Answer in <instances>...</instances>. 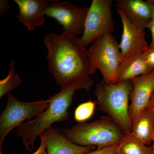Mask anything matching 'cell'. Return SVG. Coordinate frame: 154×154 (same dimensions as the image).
I'll use <instances>...</instances> for the list:
<instances>
[{
  "label": "cell",
  "instance_id": "6da1fadb",
  "mask_svg": "<svg viewBox=\"0 0 154 154\" xmlns=\"http://www.w3.org/2000/svg\"><path fill=\"white\" fill-rule=\"evenodd\" d=\"M48 70L59 85L91 74L88 50L76 36L63 32L45 36Z\"/></svg>",
  "mask_w": 154,
  "mask_h": 154
},
{
  "label": "cell",
  "instance_id": "7a4b0ae2",
  "mask_svg": "<svg viewBox=\"0 0 154 154\" xmlns=\"http://www.w3.org/2000/svg\"><path fill=\"white\" fill-rule=\"evenodd\" d=\"M93 82L89 77L74 80L61 87L60 91L48 99V107L33 119L23 122L17 128L18 136L29 151L33 150L36 138L40 136L55 122L66 121L69 107L71 105L75 92L80 89L90 91Z\"/></svg>",
  "mask_w": 154,
  "mask_h": 154
},
{
  "label": "cell",
  "instance_id": "3957f363",
  "mask_svg": "<svg viewBox=\"0 0 154 154\" xmlns=\"http://www.w3.org/2000/svg\"><path fill=\"white\" fill-rule=\"evenodd\" d=\"M67 139L82 146L104 148L118 146L125 133L109 116L91 122L79 123L71 128L60 130Z\"/></svg>",
  "mask_w": 154,
  "mask_h": 154
},
{
  "label": "cell",
  "instance_id": "277c9868",
  "mask_svg": "<svg viewBox=\"0 0 154 154\" xmlns=\"http://www.w3.org/2000/svg\"><path fill=\"white\" fill-rule=\"evenodd\" d=\"M133 88L131 80L110 85L103 80L97 84L95 91L99 110L107 113L125 134L132 132L128 100Z\"/></svg>",
  "mask_w": 154,
  "mask_h": 154
},
{
  "label": "cell",
  "instance_id": "5b68a950",
  "mask_svg": "<svg viewBox=\"0 0 154 154\" xmlns=\"http://www.w3.org/2000/svg\"><path fill=\"white\" fill-rule=\"evenodd\" d=\"M91 74L97 69L107 84H116L119 67L122 61L119 45L112 34H104L88 50Z\"/></svg>",
  "mask_w": 154,
  "mask_h": 154
},
{
  "label": "cell",
  "instance_id": "8992f818",
  "mask_svg": "<svg viewBox=\"0 0 154 154\" xmlns=\"http://www.w3.org/2000/svg\"><path fill=\"white\" fill-rule=\"evenodd\" d=\"M8 95V102L5 109L0 116V150L6 136L12 130L23 123L37 117L47 109L49 100L43 99L25 102L19 101L11 93Z\"/></svg>",
  "mask_w": 154,
  "mask_h": 154
},
{
  "label": "cell",
  "instance_id": "52a82bcc",
  "mask_svg": "<svg viewBox=\"0 0 154 154\" xmlns=\"http://www.w3.org/2000/svg\"><path fill=\"white\" fill-rule=\"evenodd\" d=\"M113 0H93L89 7L82 36L79 38L85 47L104 34L114 32L111 12Z\"/></svg>",
  "mask_w": 154,
  "mask_h": 154
},
{
  "label": "cell",
  "instance_id": "ba28073f",
  "mask_svg": "<svg viewBox=\"0 0 154 154\" xmlns=\"http://www.w3.org/2000/svg\"><path fill=\"white\" fill-rule=\"evenodd\" d=\"M89 8H82L67 1L53 2L45 11V15L55 19L63 26L64 32L76 36L83 34Z\"/></svg>",
  "mask_w": 154,
  "mask_h": 154
},
{
  "label": "cell",
  "instance_id": "9c48e42d",
  "mask_svg": "<svg viewBox=\"0 0 154 154\" xmlns=\"http://www.w3.org/2000/svg\"><path fill=\"white\" fill-rule=\"evenodd\" d=\"M116 8L123 26L121 41L119 44L122 60L135 54L146 52L149 49V46L145 38L144 30L136 27L121 9Z\"/></svg>",
  "mask_w": 154,
  "mask_h": 154
},
{
  "label": "cell",
  "instance_id": "30bf717a",
  "mask_svg": "<svg viewBox=\"0 0 154 154\" xmlns=\"http://www.w3.org/2000/svg\"><path fill=\"white\" fill-rule=\"evenodd\" d=\"M131 80L133 88L129 95L131 104L128 107V115L131 123L138 113L149 107L154 91V72Z\"/></svg>",
  "mask_w": 154,
  "mask_h": 154
},
{
  "label": "cell",
  "instance_id": "8fae6325",
  "mask_svg": "<svg viewBox=\"0 0 154 154\" xmlns=\"http://www.w3.org/2000/svg\"><path fill=\"white\" fill-rule=\"evenodd\" d=\"M19 9L17 17L29 31L45 22V11L50 4L45 0H14Z\"/></svg>",
  "mask_w": 154,
  "mask_h": 154
},
{
  "label": "cell",
  "instance_id": "7c38bea8",
  "mask_svg": "<svg viewBox=\"0 0 154 154\" xmlns=\"http://www.w3.org/2000/svg\"><path fill=\"white\" fill-rule=\"evenodd\" d=\"M46 143L47 154H84L95 150L96 146L76 144L67 139L58 129L51 127L42 134Z\"/></svg>",
  "mask_w": 154,
  "mask_h": 154
},
{
  "label": "cell",
  "instance_id": "4fadbf2b",
  "mask_svg": "<svg viewBox=\"0 0 154 154\" xmlns=\"http://www.w3.org/2000/svg\"><path fill=\"white\" fill-rule=\"evenodd\" d=\"M116 8L121 9L136 27L144 30L148 28L152 11L148 0H117Z\"/></svg>",
  "mask_w": 154,
  "mask_h": 154
},
{
  "label": "cell",
  "instance_id": "5bb4252c",
  "mask_svg": "<svg viewBox=\"0 0 154 154\" xmlns=\"http://www.w3.org/2000/svg\"><path fill=\"white\" fill-rule=\"evenodd\" d=\"M152 72L144 53L124 59L119 67L116 84Z\"/></svg>",
  "mask_w": 154,
  "mask_h": 154
},
{
  "label": "cell",
  "instance_id": "9a60e30c",
  "mask_svg": "<svg viewBox=\"0 0 154 154\" xmlns=\"http://www.w3.org/2000/svg\"><path fill=\"white\" fill-rule=\"evenodd\" d=\"M132 132L146 145L151 144L154 135V113L149 109L143 110L131 121Z\"/></svg>",
  "mask_w": 154,
  "mask_h": 154
},
{
  "label": "cell",
  "instance_id": "2e32d148",
  "mask_svg": "<svg viewBox=\"0 0 154 154\" xmlns=\"http://www.w3.org/2000/svg\"><path fill=\"white\" fill-rule=\"evenodd\" d=\"M118 154H154L153 146H147L131 131L126 133L117 148Z\"/></svg>",
  "mask_w": 154,
  "mask_h": 154
},
{
  "label": "cell",
  "instance_id": "e0dca14e",
  "mask_svg": "<svg viewBox=\"0 0 154 154\" xmlns=\"http://www.w3.org/2000/svg\"><path fill=\"white\" fill-rule=\"evenodd\" d=\"M15 61L12 60L10 64L8 74L4 79L0 81V98L18 87L21 84V80L16 71Z\"/></svg>",
  "mask_w": 154,
  "mask_h": 154
},
{
  "label": "cell",
  "instance_id": "ac0fdd59",
  "mask_svg": "<svg viewBox=\"0 0 154 154\" xmlns=\"http://www.w3.org/2000/svg\"><path fill=\"white\" fill-rule=\"evenodd\" d=\"M96 105V102L90 100L79 105L75 111V120L79 123L87 121L94 114Z\"/></svg>",
  "mask_w": 154,
  "mask_h": 154
},
{
  "label": "cell",
  "instance_id": "d6986e66",
  "mask_svg": "<svg viewBox=\"0 0 154 154\" xmlns=\"http://www.w3.org/2000/svg\"><path fill=\"white\" fill-rule=\"evenodd\" d=\"M118 146H111L104 148H97V149L84 154H118Z\"/></svg>",
  "mask_w": 154,
  "mask_h": 154
},
{
  "label": "cell",
  "instance_id": "ffe728a7",
  "mask_svg": "<svg viewBox=\"0 0 154 154\" xmlns=\"http://www.w3.org/2000/svg\"><path fill=\"white\" fill-rule=\"evenodd\" d=\"M151 6L152 11V19L150 23L149 24L148 28L151 32L152 34V41L151 43L149 46V49L154 48V4L152 2L151 0H148Z\"/></svg>",
  "mask_w": 154,
  "mask_h": 154
},
{
  "label": "cell",
  "instance_id": "44dd1931",
  "mask_svg": "<svg viewBox=\"0 0 154 154\" xmlns=\"http://www.w3.org/2000/svg\"><path fill=\"white\" fill-rule=\"evenodd\" d=\"M146 60L152 71L154 72V48L149 49L144 53Z\"/></svg>",
  "mask_w": 154,
  "mask_h": 154
},
{
  "label": "cell",
  "instance_id": "7402d4cb",
  "mask_svg": "<svg viewBox=\"0 0 154 154\" xmlns=\"http://www.w3.org/2000/svg\"><path fill=\"white\" fill-rule=\"evenodd\" d=\"M41 140V143L38 149L32 154H47V148H46V143H45V137L43 135L40 136Z\"/></svg>",
  "mask_w": 154,
  "mask_h": 154
},
{
  "label": "cell",
  "instance_id": "603a6c76",
  "mask_svg": "<svg viewBox=\"0 0 154 154\" xmlns=\"http://www.w3.org/2000/svg\"><path fill=\"white\" fill-rule=\"evenodd\" d=\"M10 10V6L8 1L1 0L0 1V16L2 17L3 14L8 13Z\"/></svg>",
  "mask_w": 154,
  "mask_h": 154
},
{
  "label": "cell",
  "instance_id": "cb8c5ba5",
  "mask_svg": "<svg viewBox=\"0 0 154 154\" xmlns=\"http://www.w3.org/2000/svg\"><path fill=\"white\" fill-rule=\"evenodd\" d=\"M148 109L151 110L154 113V91L152 94L150 102Z\"/></svg>",
  "mask_w": 154,
  "mask_h": 154
},
{
  "label": "cell",
  "instance_id": "d4e9b609",
  "mask_svg": "<svg viewBox=\"0 0 154 154\" xmlns=\"http://www.w3.org/2000/svg\"><path fill=\"white\" fill-rule=\"evenodd\" d=\"M152 142H153L152 146H153V147L154 149V135L153 138Z\"/></svg>",
  "mask_w": 154,
  "mask_h": 154
},
{
  "label": "cell",
  "instance_id": "484cf974",
  "mask_svg": "<svg viewBox=\"0 0 154 154\" xmlns=\"http://www.w3.org/2000/svg\"><path fill=\"white\" fill-rule=\"evenodd\" d=\"M152 2L154 4V0H151Z\"/></svg>",
  "mask_w": 154,
  "mask_h": 154
},
{
  "label": "cell",
  "instance_id": "4316f807",
  "mask_svg": "<svg viewBox=\"0 0 154 154\" xmlns=\"http://www.w3.org/2000/svg\"><path fill=\"white\" fill-rule=\"evenodd\" d=\"M0 154H3L2 153V152H0Z\"/></svg>",
  "mask_w": 154,
  "mask_h": 154
}]
</instances>
